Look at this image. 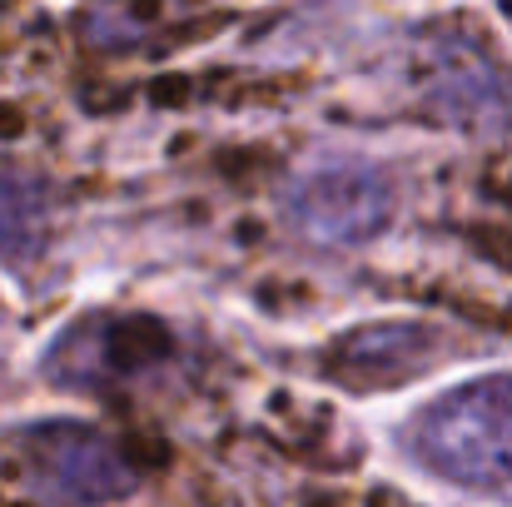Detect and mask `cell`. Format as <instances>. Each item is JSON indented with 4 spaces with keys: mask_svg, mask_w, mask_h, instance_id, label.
Returning <instances> with one entry per match:
<instances>
[{
    "mask_svg": "<svg viewBox=\"0 0 512 507\" xmlns=\"http://www.w3.org/2000/svg\"><path fill=\"white\" fill-rule=\"evenodd\" d=\"M20 468L35 498L50 503H110L140 488V468L125 448L90 423H40L20 443Z\"/></svg>",
    "mask_w": 512,
    "mask_h": 507,
    "instance_id": "3957f363",
    "label": "cell"
},
{
    "mask_svg": "<svg viewBox=\"0 0 512 507\" xmlns=\"http://www.w3.org/2000/svg\"><path fill=\"white\" fill-rule=\"evenodd\" d=\"M408 458L458 488L512 483V373H488L438 393L403 433Z\"/></svg>",
    "mask_w": 512,
    "mask_h": 507,
    "instance_id": "6da1fadb",
    "label": "cell"
},
{
    "mask_svg": "<svg viewBox=\"0 0 512 507\" xmlns=\"http://www.w3.org/2000/svg\"><path fill=\"white\" fill-rule=\"evenodd\" d=\"M289 219L319 244H368L393 219V184L363 160L314 165L289 189Z\"/></svg>",
    "mask_w": 512,
    "mask_h": 507,
    "instance_id": "277c9868",
    "label": "cell"
},
{
    "mask_svg": "<svg viewBox=\"0 0 512 507\" xmlns=\"http://www.w3.org/2000/svg\"><path fill=\"white\" fill-rule=\"evenodd\" d=\"M170 353V329L145 314H85L45 348V378L75 393H110L145 383Z\"/></svg>",
    "mask_w": 512,
    "mask_h": 507,
    "instance_id": "7a4b0ae2",
    "label": "cell"
},
{
    "mask_svg": "<svg viewBox=\"0 0 512 507\" xmlns=\"http://www.w3.org/2000/svg\"><path fill=\"white\" fill-rule=\"evenodd\" d=\"M433 343L438 338L423 324H403V319L363 324L329 348L324 368L358 393H378V388H393V383H408L413 373H423L433 363Z\"/></svg>",
    "mask_w": 512,
    "mask_h": 507,
    "instance_id": "5b68a950",
    "label": "cell"
},
{
    "mask_svg": "<svg viewBox=\"0 0 512 507\" xmlns=\"http://www.w3.org/2000/svg\"><path fill=\"white\" fill-rule=\"evenodd\" d=\"M45 224H50V194L30 174L0 165V259L40 254Z\"/></svg>",
    "mask_w": 512,
    "mask_h": 507,
    "instance_id": "8992f818",
    "label": "cell"
}]
</instances>
